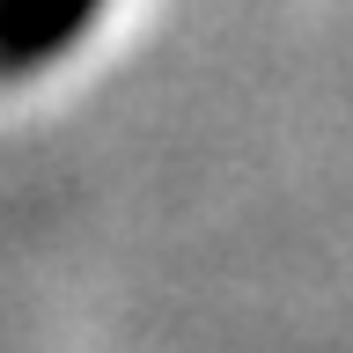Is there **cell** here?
I'll list each match as a JSON object with an SVG mask.
<instances>
[{
	"label": "cell",
	"instance_id": "1",
	"mask_svg": "<svg viewBox=\"0 0 353 353\" xmlns=\"http://www.w3.org/2000/svg\"><path fill=\"white\" fill-rule=\"evenodd\" d=\"M88 15L96 0H0V74H30V66L59 59L88 30Z\"/></svg>",
	"mask_w": 353,
	"mask_h": 353
}]
</instances>
